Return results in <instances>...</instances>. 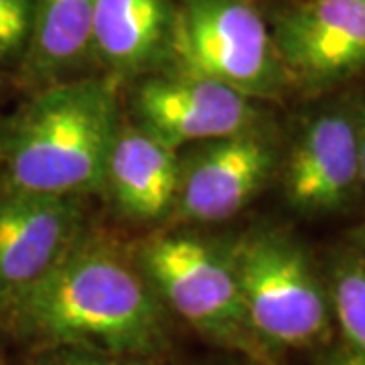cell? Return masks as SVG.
<instances>
[{
    "label": "cell",
    "instance_id": "obj_9",
    "mask_svg": "<svg viewBox=\"0 0 365 365\" xmlns=\"http://www.w3.org/2000/svg\"><path fill=\"white\" fill-rule=\"evenodd\" d=\"M288 78L321 86L365 67V0H307L272 31Z\"/></svg>",
    "mask_w": 365,
    "mask_h": 365
},
{
    "label": "cell",
    "instance_id": "obj_3",
    "mask_svg": "<svg viewBox=\"0 0 365 365\" xmlns=\"http://www.w3.org/2000/svg\"><path fill=\"white\" fill-rule=\"evenodd\" d=\"M254 337L266 347H313L329 333V299L307 252L280 230H256L230 248Z\"/></svg>",
    "mask_w": 365,
    "mask_h": 365
},
{
    "label": "cell",
    "instance_id": "obj_18",
    "mask_svg": "<svg viewBox=\"0 0 365 365\" xmlns=\"http://www.w3.org/2000/svg\"><path fill=\"white\" fill-rule=\"evenodd\" d=\"M325 365H365V357L349 351V349H343V351L335 353L333 357H329Z\"/></svg>",
    "mask_w": 365,
    "mask_h": 365
},
{
    "label": "cell",
    "instance_id": "obj_14",
    "mask_svg": "<svg viewBox=\"0 0 365 365\" xmlns=\"http://www.w3.org/2000/svg\"><path fill=\"white\" fill-rule=\"evenodd\" d=\"M331 307L347 349L365 357V256H345L333 272Z\"/></svg>",
    "mask_w": 365,
    "mask_h": 365
},
{
    "label": "cell",
    "instance_id": "obj_17",
    "mask_svg": "<svg viewBox=\"0 0 365 365\" xmlns=\"http://www.w3.org/2000/svg\"><path fill=\"white\" fill-rule=\"evenodd\" d=\"M355 132H357V153H359V177H361V187H365V108L364 114L355 120Z\"/></svg>",
    "mask_w": 365,
    "mask_h": 365
},
{
    "label": "cell",
    "instance_id": "obj_13",
    "mask_svg": "<svg viewBox=\"0 0 365 365\" xmlns=\"http://www.w3.org/2000/svg\"><path fill=\"white\" fill-rule=\"evenodd\" d=\"M93 47V0H33L21 63L29 83L51 86L73 71Z\"/></svg>",
    "mask_w": 365,
    "mask_h": 365
},
{
    "label": "cell",
    "instance_id": "obj_1",
    "mask_svg": "<svg viewBox=\"0 0 365 365\" xmlns=\"http://www.w3.org/2000/svg\"><path fill=\"white\" fill-rule=\"evenodd\" d=\"M0 317L35 349L83 347L153 357L165 345L163 302L136 260L88 234Z\"/></svg>",
    "mask_w": 365,
    "mask_h": 365
},
{
    "label": "cell",
    "instance_id": "obj_6",
    "mask_svg": "<svg viewBox=\"0 0 365 365\" xmlns=\"http://www.w3.org/2000/svg\"><path fill=\"white\" fill-rule=\"evenodd\" d=\"M83 197L0 193V313L41 282L86 234Z\"/></svg>",
    "mask_w": 365,
    "mask_h": 365
},
{
    "label": "cell",
    "instance_id": "obj_10",
    "mask_svg": "<svg viewBox=\"0 0 365 365\" xmlns=\"http://www.w3.org/2000/svg\"><path fill=\"white\" fill-rule=\"evenodd\" d=\"M361 187L355 118L327 112L307 124L287 158L288 203L309 215L337 211Z\"/></svg>",
    "mask_w": 365,
    "mask_h": 365
},
{
    "label": "cell",
    "instance_id": "obj_8",
    "mask_svg": "<svg viewBox=\"0 0 365 365\" xmlns=\"http://www.w3.org/2000/svg\"><path fill=\"white\" fill-rule=\"evenodd\" d=\"M136 124L179 150L254 128L252 100L227 86L195 76L144 79L134 93Z\"/></svg>",
    "mask_w": 365,
    "mask_h": 365
},
{
    "label": "cell",
    "instance_id": "obj_7",
    "mask_svg": "<svg viewBox=\"0 0 365 365\" xmlns=\"http://www.w3.org/2000/svg\"><path fill=\"white\" fill-rule=\"evenodd\" d=\"M276 150L256 130L199 146L182 163L173 215L179 222L213 223L237 215L272 177Z\"/></svg>",
    "mask_w": 365,
    "mask_h": 365
},
{
    "label": "cell",
    "instance_id": "obj_2",
    "mask_svg": "<svg viewBox=\"0 0 365 365\" xmlns=\"http://www.w3.org/2000/svg\"><path fill=\"white\" fill-rule=\"evenodd\" d=\"M120 124L114 78L61 79L41 88L0 122L6 187L61 197L104 189Z\"/></svg>",
    "mask_w": 365,
    "mask_h": 365
},
{
    "label": "cell",
    "instance_id": "obj_4",
    "mask_svg": "<svg viewBox=\"0 0 365 365\" xmlns=\"http://www.w3.org/2000/svg\"><path fill=\"white\" fill-rule=\"evenodd\" d=\"M134 260L158 300L201 335L252 357L266 353L248 325L230 250L191 232H158Z\"/></svg>",
    "mask_w": 365,
    "mask_h": 365
},
{
    "label": "cell",
    "instance_id": "obj_16",
    "mask_svg": "<svg viewBox=\"0 0 365 365\" xmlns=\"http://www.w3.org/2000/svg\"><path fill=\"white\" fill-rule=\"evenodd\" d=\"M29 365H155L150 357L96 351L83 347L37 349Z\"/></svg>",
    "mask_w": 365,
    "mask_h": 365
},
{
    "label": "cell",
    "instance_id": "obj_15",
    "mask_svg": "<svg viewBox=\"0 0 365 365\" xmlns=\"http://www.w3.org/2000/svg\"><path fill=\"white\" fill-rule=\"evenodd\" d=\"M33 0H0V63L21 59L31 29Z\"/></svg>",
    "mask_w": 365,
    "mask_h": 365
},
{
    "label": "cell",
    "instance_id": "obj_5",
    "mask_svg": "<svg viewBox=\"0 0 365 365\" xmlns=\"http://www.w3.org/2000/svg\"><path fill=\"white\" fill-rule=\"evenodd\" d=\"M169 51L179 73L209 79L246 98H276L288 78L272 31L248 0H181Z\"/></svg>",
    "mask_w": 365,
    "mask_h": 365
},
{
    "label": "cell",
    "instance_id": "obj_12",
    "mask_svg": "<svg viewBox=\"0 0 365 365\" xmlns=\"http://www.w3.org/2000/svg\"><path fill=\"white\" fill-rule=\"evenodd\" d=\"M170 26L169 0H93L91 53L114 79L134 76L169 51Z\"/></svg>",
    "mask_w": 365,
    "mask_h": 365
},
{
    "label": "cell",
    "instance_id": "obj_20",
    "mask_svg": "<svg viewBox=\"0 0 365 365\" xmlns=\"http://www.w3.org/2000/svg\"><path fill=\"white\" fill-rule=\"evenodd\" d=\"M0 365H9V364H6V357H4V353H2V349H0Z\"/></svg>",
    "mask_w": 365,
    "mask_h": 365
},
{
    "label": "cell",
    "instance_id": "obj_11",
    "mask_svg": "<svg viewBox=\"0 0 365 365\" xmlns=\"http://www.w3.org/2000/svg\"><path fill=\"white\" fill-rule=\"evenodd\" d=\"M181 175L179 150L138 124H120L106 167L104 191L134 222H155L175 205Z\"/></svg>",
    "mask_w": 365,
    "mask_h": 365
},
{
    "label": "cell",
    "instance_id": "obj_19",
    "mask_svg": "<svg viewBox=\"0 0 365 365\" xmlns=\"http://www.w3.org/2000/svg\"><path fill=\"white\" fill-rule=\"evenodd\" d=\"M355 244L359 246V250H361V254L365 256V223L355 232Z\"/></svg>",
    "mask_w": 365,
    "mask_h": 365
}]
</instances>
